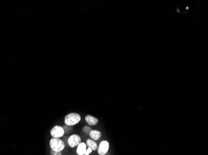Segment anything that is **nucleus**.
Returning <instances> with one entry per match:
<instances>
[{
	"mask_svg": "<svg viewBox=\"0 0 208 155\" xmlns=\"http://www.w3.org/2000/svg\"><path fill=\"white\" fill-rule=\"evenodd\" d=\"M85 121L89 126L96 125L99 122L97 117H95L92 115H87L85 117Z\"/></svg>",
	"mask_w": 208,
	"mask_h": 155,
	"instance_id": "obj_6",
	"label": "nucleus"
},
{
	"mask_svg": "<svg viewBox=\"0 0 208 155\" xmlns=\"http://www.w3.org/2000/svg\"><path fill=\"white\" fill-rule=\"evenodd\" d=\"M50 155H62V151H56L51 150L50 151Z\"/></svg>",
	"mask_w": 208,
	"mask_h": 155,
	"instance_id": "obj_11",
	"label": "nucleus"
},
{
	"mask_svg": "<svg viewBox=\"0 0 208 155\" xmlns=\"http://www.w3.org/2000/svg\"><path fill=\"white\" fill-rule=\"evenodd\" d=\"M81 121L80 114L76 112H70L64 117V124L68 127H72L78 124Z\"/></svg>",
	"mask_w": 208,
	"mask_h": 155,
	"instance_id": "obj_1",
	"label": "nucleus"
},
{
	"mask_svg": "<svg viewBox=\"0 0 208 155\" xmlns=\"http://www.w3.org/2000/svg\"><path fill=\"white\" fill-rule=\"evenodd\" d=\"M51 135L52 138L61 139L65 134V130L64 127L60 125H55L53 127L50 131Z\"/></svg>",
	"mask_w": 208,
	"mask_h": 155,
	"instance_id": "obj_3",
	"label": "nucleus"
},
{
	"mask_svg": "<svg viewBox=\"0 0 208 155\" xmlns=\"http://www.w3.org/2000/svg\"><path fill=\"white\" fill-rule=\"evenodd\" d=\"M92 130V127L89 126V125H85L84 126V127L82 128V132L85 134V135H89L90 132Z\"/></svg>",
	"mask_w": 208,
	"mask_h": 155,
	"instance_id": "obj_10",
	"label": "nucleus"
},
{
	"mask_svg": "<svg viewBox=\"0 0 208 155\" xmlns=\"http://www.w3.org/2000/svg\"><path fill=\"white\" fill-rule=\"evenodd\" d=\"M87 148V147L86 143L84 142H81L77 147L76 153L78 155H85Z\"/></svg>",
	"mask_w": 208,
	"mask_h": 155,
	"instance_id": "obj_7",
	"label": "nucleus"
},
{
	"mask_svg": "<svg viewBox=\"0 0 208 155\" xmlns=\"http://www.w3.org/2000/svg\"><path fill=\"white\" fill-rule=\"evenodd\" d=\"M81 142H82V139H81L80 136L78 134L75 133L70 135L67 140L69 147L72 148L77 147Z\"/></svg>",
	"mask_w": 208,
	"mask_h": 155,
	"instance_id": "obj_4",
	"label": "nucleus"
},
{
	"mask_svg": "<svg viewBox=\"0 0 208 155\" xmlns=\"http://www.w3.org/2000/svg\"><path fill=\"white\" fill-rule=\"evenodd\" d=\"M110 149V143L107 140L102 141L98 145L97 153L99 155H106Z\"/></svg>",
	"mask_w": 208,
	"mask_h": 155,
	"instance_id": "obj_5",
	"label": "nucleus"
},
{
	"mask_svg": "<svg viewBox=\"0 0 208 155\" xmlns=\"http://www.w3.org/2000/svg\"><path fill=\"white\" fill-rule=\"evenodd\" d=\"M92 151H93L92 150V149H90V148H88V147H87V150H86V151H85V155H89L90 154H91V153H92Z\"/></svg>",
	"mask_w": 208,
	"mask_h": 155,
	"instance_id": "obj_12",
	"label": "nucleus"
},
{
	"mask_svg": "<svg viewBox=\"0 0 208 155\" xmlns=\"http://www.w3.org/2000/svg\"><path fill=\"white\" fill-rule=\"evenodd\" d=\"M86 145H87V147L88 148H90V149H92V151H95L97 150L98 145L95 141L88 139L86 140Z\"/></svg>",
	"mask_w": 208,
	"mask_h": 155,
	"instance_id": "obj_9",
	"label": "nucleus"
},
{
	"mask_svg": "<svg viewBox=\"0 0 208 155\" xmlns=\"http://www.w3.org/2000/svg\"><path fill=\"white\" fill-rule=\"evenodd\" d=\"M66 155H67V154H66Z\"/></svg>",
	"mask_w": 208,
	"mask_h": 155,
	"instance_id": "obj_13",
	"label": "nucleus"
},
{
	"mask_svg": "<svg viewBox=\"0 0 208 155\" xmlns=\"http://www.w3.org/2000/svg\"><path fill=\"white\" fill-rule=\"evenodd\" d=\"M88 135L90 136V137L91 138L92 140L96 141L101 138L102 132L100 130H92L90 132Z\"/></svg>",
	"mask_w": 208,
	"mask_h": 155,
	"instance_id": "obj_8",
	"label": "nucleus"
},
{
	"mask_svg": "<svg viewBox=\"0 0 208 155\" xmlns=\"http://www.w3.org/2000/svg\"><path fill=\"white\" fill-rule=\"evenodd\" d=\"M49 147L51 150L62 151L65 148V143L61 139L52 138L49 141Z\"/></svg>",
	"mask_w": 208,
	"mask_h": 155,
	"instance_id": "obj_2",
	"label": "nucleus"
}]
</instances>
